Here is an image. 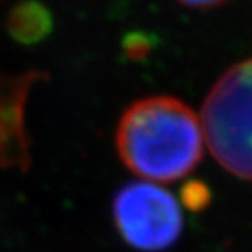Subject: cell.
I'll use <instances>...</instances> for the list:
<instances>
[{
    "label": "cell",
    "mask_w": 252,
    "mask_h": 252,
    "mask_svg": "<svg viewBox=\"0 0 252 252\" xmlns=\"http://www.w3.org/2000/svg\"><path fill=\"white\" fill-rule=\"evenodd\" d=\"M180 198L187 210L200 211L208 206L211 200V190L201 180H189L180 190Z\"/></svg>",
    "instance_id": "5b68a950"
},
{
    "label": "cell",
    "mask_w": 252,
    "mask_h": 252,
    "mask_svg": "<svg viewBox=\"0 0 252 252\" xmlns=\"http://www.w3.org/2000/svg\"><path fill=\"white\" fill-rule=\"evenodd\" d=\"M51 27V15L39 3H23L12 15V32L25 43L39 41L49 33Z\"/></svg>",
    "instance_id": "277c9868"
},
{
    "label": "cell",
    "mask_w": 252,
    "mask_h": 252,
    "mask_svg": "<svg viewBox=\"0 0 252 252\" xmlns=\"http://www.w3.org/2000/svg\"><path fill=\"white\" fill-rule=\"evenodd\" d=\"M175 2L185 5L190 8H216L228 3L229 0H175Z\"/></svg>",
    "instance_id": "52a82bcc"
},
{
    "label": "cell",
    "mask_w": 252,
    "mask_h": 252,
    "mask_svg": "<svg viewBox=\"0 0 252 252\" xmlns=\"http://www.w3.org/2000/svg\"><path fill=\"white\" fill-rule=\"evenodd\" d=\"M205 143L221 167L252 182V58L229 67L206 95Z\"/></svg>",
    "instance_id": "7a4b0ae2"
},
{
    "label": "cell",
    "mask_w": 252,
    "mask_h": 252,
    "mask_svg": "<svg viewBox=\"0 0 252 252\" xmlns=\"http://www.w3.org/2000/svg\"><path fill=\"white\" fill-rule=\"evenodd\" d=\"M113 223L126 244L136 251L160 252L177 243L184 215L177 198L154 182H131L115 195Z\"/></svg>",
    "instance_id": "3957f363"
},
{
    "label": "cell",
    "mask_w": 252,
    "mask_h": 252,
    "mask_svg": "<svg viewBox=\"0 0 252 252\" xmlns=\"http://www.w3.org/2000/svg\"><path fill=\"white\" fill-rule=\"evenodd\" d=\"M118 156L148 182H174L201 162L205 136L200 117L182 100L158 95L125 110L115 133Z\"/></svg>",
    "instance_id": "6da1fadb"
},
{
    "label": "cell",
    "mask_w": 252,
    "mask_h": 252,
    "mask_svg": "<svg viewBox=\"0 0 252 252\" xmlns=\"http://www.w3.org/2000/svg\"><path fill=\"white\" fill-rule=\"evenodd\" d=\"M125 46H126V53H128L133 59L139 58V56H144V53L148 51L146 38H138L136 34H133L129 39H126Z\"/></svg>",
    "instance_id": "8992f818"
}]
</instances>
